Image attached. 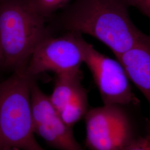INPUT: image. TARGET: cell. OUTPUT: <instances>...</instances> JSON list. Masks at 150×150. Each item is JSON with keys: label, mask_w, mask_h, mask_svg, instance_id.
<instances>
[{"label": "cell", "mask_w": 150, "mask_h": 150, "mask_svg": "<svg viewBox=\"0 0 150 150\" xmlns=\"http://www.w3.org/2000/svg\"><path fill=\"white\" fill-rule=\"evenodd\" d=\"M123 106L89 108L84 117L85 144L90 150H122L134 138L132 124Z\"/></svg>", "instance_id": "5"}, {"label": "cell", "mask_w": 150, "mask_h": 150, "mask_svg": "<svg viewBox=\"0 0 150 150\" xmlns=\"http://www.w3.org/2000/svg\"><path fill=\"white\" fill-rule=\"evenodd\" d=\"M33 129L48 145L58 150H85L75 139L72 128L64 122L36 80L31 88Z\"/></svg>", "instance_id": "7"}, {"label": "cell", "mask_w": 150, "mask_h": 150, "mask_svg": "<svg viewBox=\"0 0 150 150\" xmlns=\"http://www.w3.org/2000/svg\"><path fill=\"white\" fill-rule=\"evenodd\" d=\"M129 6L137 8L150 19V0H125Z\"/></svg>", "instance_id": "12"}, {"label": "cell", "mask_w": 150, "mask_h": 150, "mask_svg": "<svg viewBox=\"0 0 150 150\" xmlns=\"http://www.w3.org/2000/svg\"><path fill=\"white\" fill-rule=\"evenodd\" d=\"M122 150H150V133L134 137Z\"/></svg>", "instance_id": "11"}, {"label": "cell", "mask_w": 150, "mask_h": 150, "mask_svg": "<svg viewBox=\"0 0 150 150\" xmlns=\"http://www.w3.org/2000/svg\"><path fill=\"white\" fill-rule=\"evenodd\" d=\"M1 71H2V70H1V66H0V72H1Z\"/></svg>", "instance_id": "14"}, {"label": "cell", "mask_w": 150, "mask_h": 150, "mask_svg": "<svg viewBox=\"0 0 150 150\" xmlns=\"http://www.w3.org/2000/svg\"><path fill=\"white\" fill-rule=\"evenodd\" d=\"M4 150H19L18 149H17L15 147H13V148H10V149H5Z\"/></svg>", "instance_id": "13"}, {"label": "cell", "mask_w": 150, "mask_h": 150, "mask_svg": "<svg viewBox=\"0 0 150 150\" xmlns=\"http://www.w3.org/2000/svg\"><path fill=\"white\" fill-rule=\"evenodd\" d=\"M70 1L71 0H30L33 10L46 20L56 12L62 10L69 5Z\"/></svg>", "instance_id": "10"}, {"label": "cell", "mask_w": 150, "mask_h": 150, "mask_svg": "<svg viewBox=\"0 0 150 150\" xmlns=\"http://www.w3.org/2000/svg\"><path fill=\"white\" fill-rule=\"evenodd\" d=\"M81 44L83 64L91 72L103 105L137 106L139 100L132 90L126 70L118 59L99 52L83 38Z\"/></svg>", "instance_id": "4"}, {"label": "cell", "mask_w": 150, "mask_h": 150, "mask_svg": "<svg viewBox=\"0 0 150 150\" xmlns=\"http://www.w3.org/2000/svg\"><path fill=\"white\" fill-rule=\"evenodd\" d=\"M116 58L150 106V36L144 33L132 48Z\"/></svg>", "instance_id": "8"}, {"label": "cell", "mask_w": 150, "mask_h": 150, "mask_svg": "<svg viewBox=\"0 0 150 150\" xmlns=\"http://www.w3.org/2000/svg\"><path fill=\"white\" fill-rule=\"evenodd\" d=\"M82 38V35L74 32H64L59 37L50 34L44 38L28 62L27 74L36 78L48 71L58 74L80 70L84 60Z\"/></svg>", "instance_id": "6"}, {"label": "cell", "mask_w": 150, "mask_h": 150, "mask_svg": "<svg viewBox=\"0 0 150 150\" xmlns=\"http://www.w3.org/2000/svg\"><path fill=\"white\" fill-rule=\"evenodd\" d=\"M82 78L81 70L56 74L54 90L49 97L59 113L84 88L81 84Z\"/></svg>", "instance_id": "9"}, {"label": "cell", "mask_w": 150, "mask_h": 150, "mask_svg": "<svg viewBox=\"0 0 150 150\" xmlns=\"http://www.w3.org/2000/svg\"><path fill=\"white\" fill-rule=\"evenodd\" d=\"M46 19L30 0H0V66L13 72L25 69L33 51L50 35Z\"/></svg>", "instance_id": "2"}, {"label": "cell", "mask_w": 150, "mask_h": 150, "mask_svg": "<svg viewBox=\"0 0 150 150\" xmlns=\"http://www.w3.org/2000/svg\"><path fill=\"white\" fill-rule=\"evenodd\" d=\"M125 0H75L58 14L54 26L64 32L86 34L110 48L115 57L143 36L132 21Z\"/></svg>", "instance_id": "1"}, {"label": "cell", "mask_w": 150, "mask_h": 150, "mask_svg": "<svg viewBox=\"0 0 150 150\" xmlns=\"http://www.w3.org/2000/svg\"><path fill=\"white\" fill-rule=\"evenodd\" d=\"M35 80L23 69L0 81V150H45L33 129L31 88Z\"/></svg>", "instance_id": "3"}]
</instances>
